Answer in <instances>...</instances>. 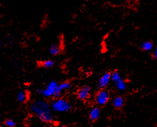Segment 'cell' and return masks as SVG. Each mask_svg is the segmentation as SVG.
<instances>
[{
    "mask_svg": "<svg viewBox=\"0 0 157 127\" xmlns=\"http://www.w3.org/2000/svg\"><path fill=\"white\" fill-rule=\"evenodd\" d=\"M30 110L44 122H51L54 118L49 104L44 100H37L31 103Z\"/></svg>",
    "mask_w": 157,
    "mask_h": 127,
    "instance_id": "1",
    "label": "cell"
},
{
    "mask_svg": "<svg viewBox=\"0 0 157 127\" xmlns=\"http://www.w3.org/2000/svg\"><path fill=\"white\" fill-rule=\"evenodd\" d=\"M51 108L56 112H67L71 109V104L67 99L56 98L52 102Z\"/></svg>",
    "mask_w": 157,
    "mask_h": 127,
    "instance_id": "2",
    "label": "cell"
},
{
    "mask_svg": "<svg viewBox=\"0 0 157 127\" xmlns=\"http://www.w3.org/2000/svg\"><path fill=\"white\" fill-rule=\"evenodd\" d=\"M111 80L114 84L117 90L124 91L127 88V83L122 78L121 73L118 71H114L111 74Z\"/></svg>",
    "mask_w": 157,
    "mask_h": 127,
    "instance_id": "3",
    "label": "cell"
},
{
    "mask_svg": "<svg viewBox=\"0 0 157 127\" xmlns=\"http://www.w3.org/2000/svg\"><path fill=\"white\" fill-rule=\"evenodd\" d=\"M110 99V93L105 89H99L95 96V101L98 106H105Z\"/></svg>",
    "mask_w": 157,
    "mask_h": 127,
    "instance_id": "4",
    "label": "cell"
},
{
    "mask_svg": "<svg viewBox=\"0 0 157 127\" xmlns=\"http://www.w3.org/2000/svg\"><path fill=\"white\" fill-rule=\"evenodd\" d=\"M58 83L55 80H52L50 82L48 85L44 88L42 90H40V92L44 97L50 98V97H54L56 87H57Z\"/></svg>",
    "mask_w": 157,
    "mask_h": 127,
    "instance_id": "5",
    "label": "cell"
},
{
    "mask_svg": "<svg viewBox=\"0 0 157 127\" xmlns=\"http://www.w3.org/2000/svg\"><path fill=\"white\" fill-rule=\"evenodd\" d=\"M111 74L112 72L107 71L105 72L101 77L99 78L98 82H97V87L99 89H105L108 87L111 80Z\"/></svg>",
    "mask_w": 157,
    "mask_h": 127,
    "instance_id": "6",
    "label": "cell"
},
{
    "mask_svg": "<svg viewBox=\"0 0 157 127\" xmlns=\"http://www.w3.org/2000/svg\"><path fill=\"white\" fill-rule=\"evenodd\" d=\"M91 88L88 85H84L80 87L77 91V97L80 101H86L90 96Z\"/></svg>",
    "mask_w": 157,
    "mask_h": 127,
    "instance_id": "7",
    "label": "cell"
},
{
    "mask_svg": "<svg viewBox=\"0 0 157 127\" xmlns=\"http://www.w3.org/2000/svg\"><path fill=\"white\" fill-rule=\"evenodd\" d=\"M71 87L72 84L71 82L69 81H65L63 82H61L60 84H58L54 97L55 99H56V98H60L61 97L62 93L65 90L70 89Z\"/></svg>",
    "mask_w": 157,
    "mask_h": 127,
    "instance_id": "8",
    "label": "cell"
},
{
    "mask_svg": "<svg viewBox=\"0 0 157 127\" xmlns=\"http://www.w3.org/2000/svg\"><path fill=\"white\" fill-rule=\"evenodd\" d=\"M125 100L124 97L121 95H118V96L115 97L112 101V105L113 107L117 110H120L122 107L124 106Z\"/></svg>",
    "mask_w": 157,
    "mask_h": 127,
    "instance_id": "9",
    "label": "cell"
},
{
    "mask_svg": "<svg viewBox=\"0 0 157 127\" xmlns=\"http://www.w3.org/2000/svg\"><path fill=\"white\" fill-rule=\"evenodd\" d=\"M101 114V110L99 107H94L89 112V118L91 121H96L98 120Z\"/></svg>",
    "mask_w": 157,
    "mask_h": 127,
    "instance_id": "10",
    "label": "cell"
},
{
    "mask_svg": "<svg viewBox=\"0 0 157 127\" xmlns=\"http://www.w3.org/2000/svg\"><path fill=\"white\" fill-rule=\"evenodd\" d=\"M154 44L151 41H144L141 44L140 48L144 52H150L153 50Z\"/></svg>",
    "mask_w": 157,
    "mask_h": 127,
    "instance_id": "11",
    "label": "cell"
},
{
    "mask_svg": "<svg viewBox=\"0 0 157 127\" xmlns=\"http://www.w3.org/2000/svg\"><path fill=\"white\" fill-rule=\"evenodd\" d=\"M61 52V47L59 44H54L49 48V53L51 54L52 56H56L60 54Z\"/></svg>",
    "mask_w": 157,
    "mask_h": 127,
    "instance_id": "12",
    "label": "cell"
},
{
    "mask_svg": "<svg viewBox=\"0 0 157 127\" xmlns=\"http://www.w3.org/2000/svg\"><path fill=\"white\" fill-rule=\"evenodd\" d=\"M17 97V100L19 101L20 103H24L27 100L28 94L26 91L21 90L20 92H18Z\"/></svg>",
    "mask_w": 157,
    "mask_h": 127,
    "instance_id": "13",
    "label": "cell"
},
{
    "mask_svg": "<svg viewBox=\"0 0 157 127\" xmlns=\"http://www.w3.org/2000/svg\"><path fill=\"white\" fill-rule=\"evenodd\" d=\"M42 65L44 68L50 69V68H52V67L55 65V62L51 59H48V60H45V61H44L42 63Z\"/></svg>",
    "mask_w": 157,
    "mask_h": 127,
    "instance_id": "14",
    "label": "cell"
},
{
    "mask_svg": "<svg viewBox=\"0 0 157 127\" xmlns=\"http://www.w3.org/2000/svg\"><path fill=\"white\" fill-rule=\"evenodd\" d=\"M5 125L7 127H14L16 126V122L12 119H8L5 121Z\"/></svg>",
    "mask_w": 157,
    "mask_h": 127,
    "instance_id": "15",
    "label": "cell"
},
{
    "mask_svg": "<svg viewBox=\"0 0 157 127\" xmlns=\"http://www.w3.org/2000/svg\"><path fill=\"white\" fill-rule=\"evenodd\" d=\"M152 57L155 59H157V45L155 46V48L153 50L152 53Z\"/></svg>",
    "mask_w": 157,
    "mask_h": 127,
    "instance_id": "16",
    "label": "cell"
},
{
    "mask_svg": "<svg viewBox=\"0 0 157 127\" xmlns=\"http://www.w3.org/2000/svg\"><path fill=\"white\" fill-rule=\"evenodd\" d=\"M2 46V41L0 40V48H1Z\"/></svg>",
    "mask_w": 157,
    "mask_h": 127,
    "instance_id": "17",
    "label": "cell"
},
{
    "mask_svg": "<svg viewBox=\"0 0 157 127\" xmlns=\"http://www.w3.org/2000/svg\"><path fill=\"white\" fill-rule=\"evenodd\" d=\"M58 127H65L64 125H59Z\"/></svg>",
    "mask_w": 157,
    "mask_h": 127,
    "instance_id": "18",
    "label": "cell"
}]
</instances>
